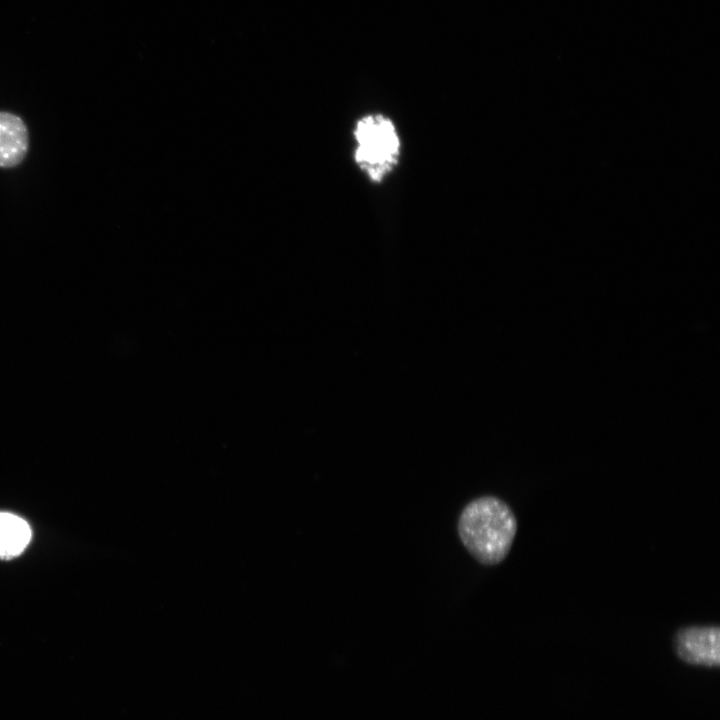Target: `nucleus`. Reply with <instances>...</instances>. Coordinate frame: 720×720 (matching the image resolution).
Returning <instances> with one entry per match:
<instances>
[{
    "label": "nucleus",
    "instance_id": "1",
    "mask_svg": "<svg viewBox=\"0 0 720 720\" xmlns=\"http://www.w3.org/2000/svg\"><path fill=\"white\" fill-rule=\"evenodd\" d=\"M518 522L502 499L485 495L470 501L461 511L457 531L469 554L480 564L493 566L509 554Z\"/></svg>",
    "mask_w": 720,
    "mask_h": 720
},
{
    "label": "nucleus",
    "instance_id": "3",
    "mask_svg": "<svg viewBox=\"0 0 720 720\" xmlns=\"http://www.w3.org/2000/svg\"><path fill=\"white\" fill-rule=\"evenodd\" d=\"M677 656L686 663L707 667L720 664V629L718 626H686L674 635Z\"/></svg>",
    "mask_w": 720,
    "mask_h": 720
},
{
    "label": "nucleus",
    "instance_id": "4",
    "mask_svg": "<svg viewBox=\"0 0 720 720\" xmlns=\"http://www.w3.org/2000/svg\"><path fill=\"white\" fill-rule=\"evenodd\" d=\"M28 149V131L20 117L0 112V167L18 165Z\"/></svg>",
    "mask_w": 720,
    "mask_h": 720
},
{
    "label": "nucleus",
    "instance_id": "2",
    "mask_svg": "<svg viewBox=\"0 0 720 720\" xmlns=\"http://www.w3.org/2000/svg\"><path fill=\"white\" fill-rule=\"evenodd\" d=\"M356 136L360 143L357 161L371 166L369 173L378 179L395 162L399 142L392 124L381 116L367 117L358 123Z\"/></svg>",
    "mask_w": 720,
    "mask_h": 720
},
{
    "label": "nucleus",
    "instance_id": "5",
    "mask_svg": "<svg viewBox=\"0 0 720 720\" xmlns=\"http://www.w3.org/2000/svg\"><path fill=\"white\" fill-rule=\"evenodd\" d=\"M31 537L28 524L21 518L0 512V557L11 558L20 554Z\"/></svg>",
    "mask_w": 720,
    "mask_h": 720
}]
</instances>
